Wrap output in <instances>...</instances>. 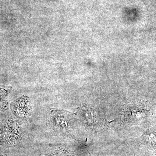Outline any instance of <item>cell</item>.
<instances>
[{
	"label": "cell",
	"mask_w": 156,
	"mask_h": 156,
	"mask_svg": "<svg viewBox=\"0 0 156 156\" xmlns=\"http://www.w3.org/2000/svg\"><path fill=\"white\" fill-rule=\"evenodd\" d=\"M4 93H3V91L2 89H0V100L2 98L3 96H4Z\"/></svg>",
	"instance_id": "obj_1"
}]
</instances>
